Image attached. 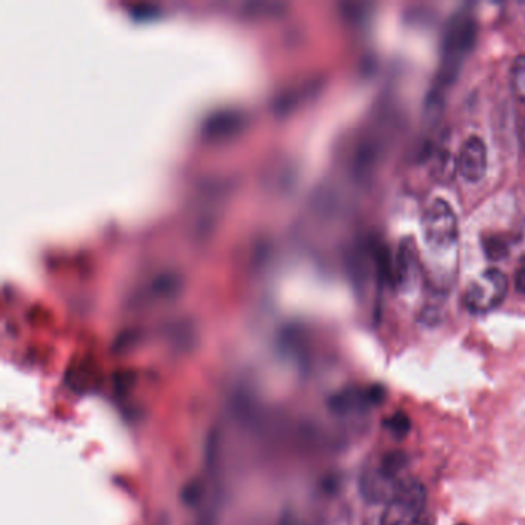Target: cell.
Here are the masks:
<instances>
[{
    "instance_id": "obj_1",
    "label": "cell",
    "mask_w": 525,
    "mask_h": 525,
    "mask_svg": "<svg viewBox=\"0 0 525 525\" xmlns=\"http://www.w3.org/2000/svg\"><path fill=\"white\" fill-rule=\"evenodd\" d=\"M475 42V19L467 11H461L453 17L445 30L441 64H439L436 82L429 96L430 104L438 105V102L442 101L445 88H449L456 81L465 57L469 56L470 51L475 47Z\"/></svg>"
},
{
    "instance_id": "obj_2",
    "label": "cell",
    "mask_w": 525,
    "mask_h": 525,
    "mask_svg": "<svg viewBox=\"0 0 525 525\" xmlns=\"http://www.w3.org/2000/svg\"><path fill=\"white\" fill-rule=\"evenodd\" d=\"M509 293V279L501 270L490 268L465 291L464 305L472 313H489L504 302Z\"/></svg>"
},
{
    "instance_id": "obj_3",
    "label": "cell",
    "mask_w": 525,
    "mask_h": 525,
    "mask_svg": "<svg viewBox=\"0 0 525 525\" xmlns=\"http://www.w3.org/2000/svg\"><path fill=\"white\" fill-rule=\"evenodd\" d=\"M424 484L418 479H404L398 493L388 502L379 525H410L425 510Z\"/></svg>"
},
{
    "instance_id": "obj_4",
    "label": "cell",
    "mask_w": 525,
    "mask_h": 525,
    "mask_svg": "<svg viewBox=\"0 0 525 525\" xmlns=\"http://www.w3.org/2000/svg\"><path fill=\"white\" fill-rule=\"evenodd\" d=\"M424 239L433 250H449L458 239V219L449 202L436 199L422 218Z\"/></svg>"
},
{
    "instance_id": "obj_5",
    "label": "cell",
    "mask_w": 525,
    "mask_h": 525,
    "mask_svg": "<svg viewBox=\"0 0 525 525\" xmlns=\"http://www.w3.org/2000/svg\"><path fill=\"white\" fill-rule=\"evenodd\" d=\"M402 482L404 479L396 478V476L384 472L378 465L375 469L362 473L359 489L367 501L373 502V504H379V502H387L388 504L392 501L393 496L398 493Z\"/></svg>"
},
{
    "instance_id": "obj_6",
    "label": "cell",
    "mask_w": 525,
    "mask_h": 525,
    "mask_svg": "<svg viewBox=\"0 0 525 525\" xmlns=\"http://www.w3.org/2000/svg\"><path fill=\"white\" fill-rule=\"evenodd\" d=\"M458 170L462 178L478 182L487 171V147L482 139L472 136L462 144L458 156Z\"/></svg>"
},
{
    "instance_id": "obj_7",
    "label": "cell",
    "mask_w": 525,
    "mask_h": 525,
    "mask_svg": "<svg viewBox=\"0 0 525 525\" xmlns=\"http://www.w3.org/2000/svg\"><path fill=\"white\" fill-rule=\"evenodd\" d=\"M384 398V388L376 385L370 388H352L335 396L332 399V407L338 413L361 412L372 405L381 404Z\"/></svg>"
},
{
    "instance_id": "obj_8",
    "label": "cell",
    "mask_w": 525,
    "mask_h": 525,
    "mask_svg": "<svg viewBox=\"0 0 525 525\" xmlns=\"http://www.w3.org/2000/svg\"><path fill=\"white\" fill-rule=\"evenodd\" d=\"M510 82L516 99L525 104V56L516 57L510 70Z\"/></svg>"
},
{
    "instance_id": "obj_9",
    "label": "cell",
    "mask_w": 525,
    "mask_h": 525,
    "mask_svg": "<svg viewBox=\"0 0 525 525\" xmlns=\"http://www.w3.org/2000/svg\"><path fill=\"white\" fill-rule=\"evenodd\" d=\"M384 427L390 435L395 436L396 439H402L412 430V421L405 413L398 412L385 419Z\"/></svg>"
},
{
    "instance_id": "obj_10",
    "label": "cell",
    "mask_w": 525,
    "mask_h": 525,
    "mask_svg": "<svg viewBox=\"0 0 525 525\" xmlns=\"http://www.w3.org/2000/svg\"><path fill=\"white\" fill-rule=\"evenodd\" d=\"M485 255L489 256L492 261H501L510 253L509 242L501 236H489L484 241Z\"/></svg>"
},
{
    "instance_id": "obj_11",
    "label": "cell",
    "mask_w": 525,
    "mask_h": 525,
    "mask_svg": "<svg viewBox=\"0 0 525 525\" xmlns=\"http://www.w3.org/2000/svg\"><path fill=\"white\" fill-rule=\"evenodd\" d=\"M410 525H436V519L432 513L425 512L424 510L421 515L416 516V518L413 519L412 524Z\"/></svg>"
},
{
    "instance_id": "obj_12",
    "label": "cell",
    "mask_w": 525,
    "mask_h": 525,
    "mask_svg": "<svg viewBox=\"0 0 525 525\" xmlns=\"http://www.w3.org/2000/svg\"><path fill=\"white\" fill-rule=\"evenodd\" d=\"M515 288L519 295L525 296V265L516 273Z\"/></svg>"
},
{
    "instance_id": "obj_13",
    "label": "cell",
    "mask_w": 525,
    "mask_h": 525,
    "mask_svg": "<svg viewBox=\"0 0 525 525\" xmlns=\"http://www.w3.org/2000/svg\"><path fill=\"white\" fill-rule=\"evenodd\" d=\"M518 139L519 145H521L522 151L525 153V114L518 122Z\"/></svg>"
},
{
    "instance_id": "obj_14",
    "label": "cell",
    "mask_w": 525,
    "mask_h": 525,
    "mask_svg": "<svg viewBox=\"0 0 525 525\" xmlns=\"http://www.w3.org/2000/svg\"><path fill=\"white\" fill-rule=\"evenodd\" d=\"M458 525H467V524H458Z\"/></svg>"
}]
</instances>
